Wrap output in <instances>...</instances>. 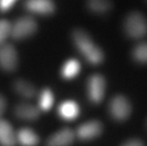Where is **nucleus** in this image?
<instances>
[{
    "instance_id": "9b49d317",
    "label": "nucleus",
    "mask_w": 147,
    "mask_h": 146,
    "mask_svg": "<svg viewBox=\"0 0 147 146\" xmlns=\"http://www.w3.org/2000/svg\"><path fill=\"white\" fill-rule=\"evenodd\" d=\"M59 114L65 120H72L79 115V106L73 101H65L59 106Z\"/></svg>"
},
{
    "instance_id": "2eb2a0df",
    "label": "nucleus",
    "mask_w": 147,
    "mask_h": 146,
    "mask_svg": "<svg viewBox=\"0 0 147 146\" xmlns=\"http://www.w3.org/2000/svg\"><path fill=\"white\" fill-rule=\"evenodd\" d=\"M80 68V63L77 60H68L62 68V75L65 79H71L79 73Z\"/></svg>"
},
{
    "instance_id": "4be33fe9",
    "label": "nucleus",
    "mask_w": 147,
    "mask_h": 146,
    "mask_svg": "<svg viewBox=\"0 0 147 146\" xmlns=\"http://www.w3.org/2000/svg\"><path fill=\"white\" fill-rule=\"evenodd\" d=\"M5 108H6V100L2 95H0V119H1V116L4 113Z\"/></svg>"
},
{
    "instance_id": "39448f33",
    "label": "nucleus",
    "mask_w": 147,
    "mask_h": 146,
    "mask_svg": "<svg viewBox=\"0 0 147 146\" xmlns=\"http://www.w3.org/2000/svg\"><path fill=\"white\" fill-rule=\"evenodd\" d=\"M110 113L115 119L119 120H123L130 115L131 105L128 100L123 96H116L112 99L109 105Z\"/></svg>"
},
{
    "instance_id": "ddd939ff",
    "label": "nucleus",
    "mask_w": 147,
    "mask_h": 146,
    "mask_svg": "<svg viewBox=\"0 0 147 146\" xmlns=\"http://www.w3.org/2000/svg\"><path fill=\"white\" fill-rule=\"evenodd\" d=\"M16 141L22 146H35L39 141V138L32 129L23 128L18 131Z\"/></svg>"
},
{
    "instance_id": "dca6fc26",
    "label": "nucleus",
    "mask_w": 147,
    "mask_h": 146,
    "mask_svg": "<svg viewBox=\"0 0 147 146\" xmlns=\"http://www.w3.org/2000/svg\"><path fill=\"white\" fill-rule=\"evenodd\" d=\"M53 104V95L49 89H44L39 98V107L41 110L48 111Z\"/></svg>"
},
{
    "instance_id": "f3484780",
    "label": "nucleus",
    "mask_w": 147,
    "mask_h": 146,
    "mask_svg": "<svg viewBox=\"0 0 147 146\" xmlns=\"http://www.w3.org/2000/svg\"><path fill=\"white\" fill-rule=\"evenodd\" d=\"M88 8L95 12H105L111 8L109 0H88Z\"/></svg>"
},
{
    "instance_id": "f8f14e48",
    "label": "nucleus",
    "mask_w": 147,
    "mask_h": 146,
    "mask_svg": "<svg viewBox=\"0 0 147 146\" xmlns=\"http://www.w3.org/2000/svg\"><path fill=\"white\" fill-rule=\"evenodd\" d=\"M15 114L20 119L32 120H36L39 117L40 111L39 108L33 106V105L21 104L15 108Z\"/></svg>"
},
{
    "instance_id": "4468645a",
    "label": "nucleus",
    "mask_w": 147,
    "mask_h": 146,
    "mask_svg": "<svg viewBox=\"0 0 147 146\" xmlns=\"http://www.w3.org/2000/svg\"><path fill=\"white\" fill-rule=\"evenodd\" d=\"M15 90L25 98H33L36 94L35 87L30 83L24 80H18L14 83Z\"/></svg>"
},
{
    "instance_id": "0eeeda50",
    "label": "nucleus",
    "mask_w": 147,
    "mask_h": 146,
    "mask_svg": "<svg viewBox=\"0 0 147 146\" xmlns=\"http://www.w3.org/2000/svg\"><path fill=\"white\" fill-rule=\"evenodd\" d=\"M102 130V123L97 120L86 122L77 129V136L81 139H91L98 137Z\"/></svg>"
},
{
    "instance_id": "423d86ee",
    "label": "nucleus",
    "mask_w": 147,
    "mask_h": 146,
    "mask_svg": "<svg viewBox=\"0 0 147 146\" xmlns=\"http://www.w3.org/2000/svg\"><path fill=\"white\" fill-rule=\"evenodd\" d=\"M105 81L99 74L91 76L88 80V95L93 102H101L105 95Z\"/></svg>"
},
{
    "instance_id": "1a4fd4ad",
    "label": "nucleus",
    "mask_w": 147,
    "mask_h": 146,
    "mask_svg": "<svg viewBox=\"0 0 147 146\" xmlns=\"http://www.w3.org/2000/svg\"><path fill=\"white\" fill-rule=\"evenodd\" d=\"M26 7L29 11L40 14H51L54 11L51 0H27Z\"/></svg>"
},
{
    "instance_id": "9d476101",
    "label": "nucleus",
    "mask_w": 147,
    "mask_h": 146,
    "mask_svg": "<svg viewBox=\"0 0 147 146\" xmlns=\"http://www.w3.org/2000/svg\"><path fill=\"white\" fill-rule=\"evenodd\" d=\"M16 142V135L10 122L0 119V145L14 146Z\"/></svg>"
},
{
    "instance_id": "aec40b11",
    "label": "nucleus",
    "mask_w": 147,
    "mask_h": 146,
    "mask_svg": "<svg viewBox=\"0 0 147 146\" xmlns=\"http://www.w3.org/2000/svg\"><path fill=\"white\" fill-rule=\"evenodd\" d=\"M16 0H0V10L7 11Z\"/></svg>"
},
{
    "instance_id": "f03ea898",
    "label": "nucleus",
    "mask_w": 147,
    "mask_h": 146,
    "mask_svg": "<svg viewBox=\"0 0 147 146\" xmlns=\"http://www.w3.org/2000/svg\"><path fill=\"white\" fill-rule=\"evenodd\" d=\"M124 29L132 38H142L147 33V21L142 14L132 12L126 17Z\"/></svg>"
},
{
    "instance_id": "412c9836",
    "label": "nucleus",
    "mask_w": 147,
    "mask_h": 146,
    "mask_svg": "<svg viewBox=\"0 0 147 146\" xmlns=\"http://www.w3.org/2000/svg\"><path fill=\"white\" fill-rule=\"evenodd\" d=\"M123 146H144L142 141L140 139H131L125 142Z\"/></svg>"
},
{
    "instance_id": "7ed1b4c3",
    "label": "nucleus",
    "mask_w": 147,
    "mask_h": 146,
    "mask_svg": "<svg viewBox=\"0 0 147 146\" xmlns=\"http://www.w3.org/2000/svg\"><path fill=\"white\" fill-rule=\"evenodd\" d=\"M36 29L37 24L32 17H22L14 23L13 26H11V35L14 39H23L33 34Z\"/></svg>"
},
{
    "instance_id": "20e7f679",
    "label": "nucleus",
    "mask_w": 147,
    "mask_h": 146,
    "mask_svg": "<svg viewBox=\"0 0 147 146\" xmlns=\"http://www.w3.org/2000/svg\"><path fill=\"white\" fill-rule=\"evenodd\" d=\"M18 57L15 48L10 44L0 46V67L4 70L12 71L17 67Z\"/></svg>"
},
{
    "instance_id": "a211bd4d",
    "label": "nucleus",
    "mask_w": 147,
    "mask_h": 146,
    "mask_svg": "<svg viewBox=\"0 0 147 146\" xmlns=\"http://www.w3.org/2000/svg\"><path fill=\"white\" fill-rule=\"evenodd\" d=\"M133 55L137 61L147 63V42L138 45L133 51Z\"/></svg>"
},
{
    "instance_id": "6ab92c4d",
    "label": "nucleus",
    "mask_w": 147,
    "mask_h": 146,
    "mask_svg": "<svg viewBox=\"0 0 147 146\" xmlns=\"http://www.w3.org/2000/svg\"><path fill=\"white\" fill-rule=\"evenodd\" d=\"M11 25L7 20H0V46L4 44L5 40L11 35Z\"/></svg>"
},
{
    "instance_id": "6e6552de",
    "label": "nucleus",
    "mask_w": 147,
    "mask_h": 146,
    "mask_svg": "<svg viewBox=\"0 0 147 146\" xmlns=\"http://www.w3.org/2000/svg\"><path fill=\"white\" fill-rule=\"evenodd\" d=\"M75 134L71 129H62L52 135L48 141V146H68L73 142Z\"/></svg>"
},
{
    "instance_id": "f257e3e1",
    "label": "nucleus",
    "mask_w": 147,
    "mask_h": 146,
    "mask_svg": "<svg viewBox=\"0 0 147 146\" xmlns=\"http://www.w3.org/2000/svg\"><path fill=\"white\" fill-rule=\"evenodd\" d=\"M73 40L78 49L91 64H100L104 59L102 51L98 48L84 30H76L73 32Z\"/></svg>"
}]
</instances>
